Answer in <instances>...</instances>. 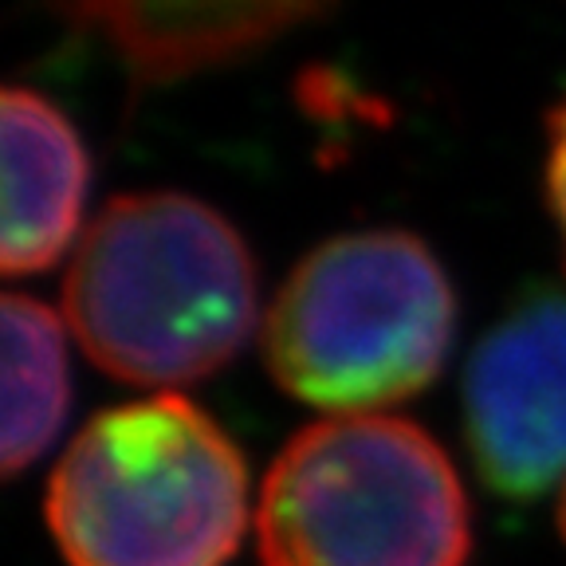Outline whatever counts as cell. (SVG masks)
I'll return each mask as SVG.
<instances>
[{"label":"cell","instance_id":"1","mask_svg":"<svg viewBox=\"0 0 566 566\" xmlns=\"http://www.w3.org/2000/svg\"><path fill=\"white\" fill-rule=\"evenodd\" d=\"M63 307L91 363L138 386L221 370L256 323V264L221 212L186 193H126L80 232Z\"/></svg>","mask_w":566,"mask_h":566},{"label":"cell","instance_id":"2","mask_svg":"<svg viewBox=\"0 0 566 566\" xmlns=\"http://www.w3.org/2000/svg\"><path fill=\"white\" fill-rule=\"evenodd\" d=\"M248 523L237 444L177 394L91 417L48 484L71 566H221Z\"/></svg>","mask_w":566,"mask_h":566},{"label":"cell","instance_id":"3","mask_svg":"<svg viewBox=\"0 0 566 566\" xmlns=\"http://www.w3.org/2000/svg\"><path fill=\"white\" fill-rule=\"evenodd\" d=\"M264 566H464L469 504L441 444L389 413L307 424L260 488Z\"/></svg>","mask_w":566,"mask_h":566},{"label":"cell","instance_id":"4","mask_svg":"<svg viewBox=\"0 0 566 566\" xmlns=\"http://www.w3.org/2000/svg\"><path fill=\"white\" fill-rule=\"evenodd\" d=\"M452 318L449 275L413 232H343L311 248L275 292L264 358L300 401L370 413L441 370Z\"/></svg>","mask_w":566,"mask_h":566},{"label":"cell","instance_id":"5","mask_svg":"<svg viewBox=\"0 0 566 566\" xmlns=\"http://www.w3.org/2000/svg\"><path fill=\"white\" fill-rule=\"evenodd\" d=\"M464 421L495 492L535 495L566 472V300L531 295L500 318L469 363Z\"/></svg>","mask_w":566,"mask_h":566},{"label":"cell","instance_id":"6","mask_svg":"<svg viewBox=\"0 0 566 566\" xmlns=\"http://www.w3.org/2000/svg\"><path fill=\"white\" fill-rule=\"evenodd\" d=\"M4 272H40L63 256L83 221L87 154L75 126L40 91L4 87Z\"/></svg>","mask_w":566,"mask_h":566},{"label":"cell","instance_id":"7","mask_svg":"<svg viewBox=\"0 0 566 566\" xmlns=\"http://www.w3.org/2000/svg\"><path fill=\"white\" fill-rule=\"evenodd\" d=\"M318 12V4H80L67 17L98 28L142 87L252 55Z\"/></svg>","mask_w":566,"mask_h":566},{"label":"cell","instance_id":"8","mask_svg":"<svg viewBox=\"0 0 566 566\" xmlns=\"http://www.w3.org/2000/svg\"><path fill=\"white\" fill-rule=\"evenodd\" d=\"M0 327H4L0 460H4V472L17 476L60 433L67 413V346H63L60 318L32 295H4Z\"/></svg>","mask_w":566,"mask_h":566},{"label":"cell","instance_id":"9","mask_svg":"<svg viewBox=\"0 0 566 566\" xmlns=\"http://www.w3.org/2000/svg\"><path fill=\"white\" fill-rule=\"evenodd\" d=\"M547 134H551L547 197H551V209H555V221H558V229H563V240H566V95L558 98V106L551 111Z\"/></svg>","mask_w":566,"mask_h":566},{"label":"cell","instance_id":"10","mask_svg":"<svg viewBox=\"0 0 566 566\" xmlns=\"http://www.w3.org/2000/svg\"><path fill=\"white\" fill-rule=\"evenodd\" d=\"M558 523H563V535H566V492H563V507H558Z\"/></svg>","mask_w":566,"mask_h":566}]
</instances>
